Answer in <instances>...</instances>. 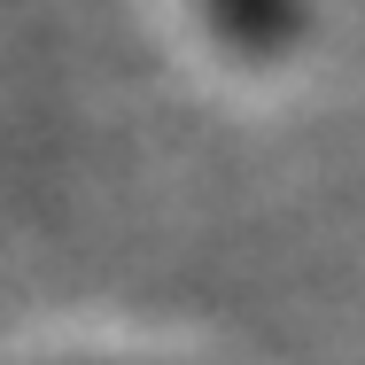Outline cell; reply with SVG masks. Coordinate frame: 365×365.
Returning a JSON list of instances; mask_svg holds the SVG:
<instances>
[{"label": "cell", "instance_id": "cell-1", "mask_svg": "<svg viewBox=\"0 0 365 365\" xmlns=\"http://www.w3.org/2000/svg\"><path fill=\"white\" fill-rule=\"evenodd\" d=\"M195 16H202V31L218 39L225 55L249 63V71L288 63L295 47L311 39V0H195Z\"/></svg>", "mask_w": 365, "mask_h": 365}]
</instances>
